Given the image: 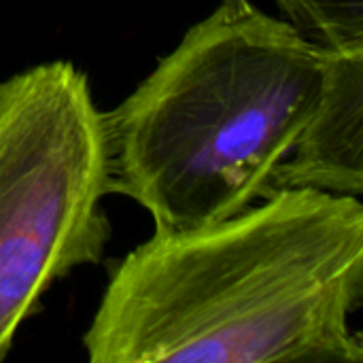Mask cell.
I'll use <instances>...</instances> for the list:
<instances>
[{"label": "cell", "instance_id": "6da1fadb", "mask_svg": "<svg viewBox=\"0 0 363 363\" xmlns=\"http://www.w3.org/2000/svg\"><path fill=\"white\" fill-rule=\"evenodd\" d=\"M362 200L277 189L130 251L83 349L91 363H362Z\"/></svg>", "mask_w": 363, "mask_h": 363}, {"label": "cell", "instance_id": "7a4b0ae2", "mask_svg": "<svg viewBox=\"0 0 363 363\" xmlns=\"http://www.w3.org/2000/svg\"><path fill=\"white\" fill-rule=\"evenodd\" d=\"M332 53L253 6L221 4L104 113L111 194L140 204L160 234L270 196L323 96Z\"/></svg>", "mask_w": 363, "mask_h": 363}, {"label": "cell", "instance_id": "3957f363", "mask_svg": "<svg viewBox=\"0 0 363 363\" xmlns=\"http://www.w3.org/2000/svg\"><path fill=\"white\" fill-rule=\"evenodd\" d=\"M104 113L53 60L0 81V362L49 287L100 264L111 238Z\"/></svg>", "mask_w": 363, "mask_h": 363}, {"label": "cell", "instance_id": "277c9868", "mask_svg": "<svg viewBox=\"0 0 363 363\" xmlns=\"http://www.w3.org/2000/svg\"><path fill=\"white\" fill-rule=\"evenodd\" d=\"M289 187L363 194V51L332 53L323 96L272 177V191Z\"/></svg>", "mask_w": 363, "mask_h": 363}, {"label": "cell", "instance_id": "5b68a950", "mask_svg": "<svg viewBox=\"0 0 363 363\" xmlns=\"http://www.w3.org/2000/svg\"><path fill=\"white\" fill-rule=\"evenodd\" d=\"M291 26L330 51H363V0H277Z\"/></svg>", "mask_w": 363, "mask_h": 363}, {"label": "cell", "instance_id": "8992f818", "mask_svg": "<svg viewBox=\"0 0 363 363\" xmlns=\"http://www.w3.org/2000/svg\"><path fill=\"white\" fill-rule=\"evenodd\" d=\"M223 6L230 9V11H245L249 6H253L249 0H223Z\"/></svg>", "mask_w": 363, "mask_h": 363}]
</instances>
